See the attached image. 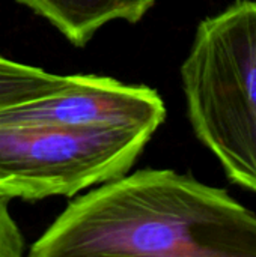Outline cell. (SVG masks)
Instances as JSON below:
<instances>
[{
	"mask_svg": "<svg viewBox=\"0 0 256 257\" xmlns=\"http://www.w3.org/2000/svg\"><path fill=\"white\" fill-rule=\"evenodd\" d=\"M30 257H256V215L226 190L143 169L74 199Z\"/></svg>",
	"mask_w": 256,
	"mask_h": 257,
	"instance_id": "cell-1",
	"label": "cell"
},
{
	"mask_svg": "<svg viewBox=\"0 0 256 257\" xmlns=\"http://www.w3.org/2000/svg\"><path fill=\"white\" fill-rule=\"evenodd\" d=\"M181 81L196 137L232 182L256 193V0L199 23Z\"/></svg>",
	"mask_w": 256,
	"mask_h": 257,
	"instance_id": "cell-2",
	"label": "cell"
},
{
	"mask_svg": "<svg viewBox=\"0 0 256 257\" xmlns=\"http://www.w3.org/2000/svg\"><path fill=\"white\" fill-rule=\"evenodd\" d=\"M152 133L0 122V196L71 197L130 172Z\"/></svg>",
	"mask_w": 256,
	"mask_h": 257,
	"instance_id": "cell-3",
	"label": "cell"
},
{
	"mask_svg": "<svg viewBox=\"0 0 256 257\" xmlns=\"http://www.w3.org/2000/svg\"><path fill=\"white\" fill-rule=\"evenodd\" d=\"M164 119L166 105L154 89L98 75H74L62 90L0 108L2 123L137 128L152 134Z\"/></svg>",
	"mask_w": 256,
	"mask_h": 257,
	"instance_id": "cell-4",
	"label": "cell"
},
{
	"mask_svg": "<svg viewBox=\"0 0 256 257\" xmlns=\"http://www.w3.org/2000/svg\"><path fill=\"white\" fill-rule=\"evenodd\" d=\"M54 26L72 45L83 47L107 23L140 21L155 0H17Z\"/></svg>",
	"mask_w": 256,
	"mask_h": 257,
	"instance_id": "cell-5",
	"label": "cell"
},
{
	"mask_svg": "<svg viewBox=\"0 0 256 257\" xmlns=\"http://www.w3.org/2000/svg\"><path fill=\"white\" fill-rule=\"evenodd\" d=\"M72 78L74 75L51 74L42 68L0 56V108L62 90Z\"/></svg>",
	"mask_w": 256,
	"mask_h": 257,
	"instance_id": "cell-6",
	"label": "cell"
},
{
	"mask_svg": "<svg viewBox=\"0 0 256 257\" xmlns=\"http://www.w3.org/2000/svg\"><path fill=\"white\" fill-rule=\"evenodd\" d=\"M9 199L0 196V257H21L26 253V239L8 209Z\"/></svg>",
	"mask_w": 256,
	"mask_h": 257,
	"instance_id": "cell-7",
	"label": "cell"
}]
</instances>
